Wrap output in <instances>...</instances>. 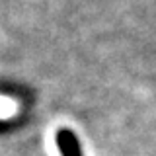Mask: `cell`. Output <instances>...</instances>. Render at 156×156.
<instances>
[{"instance_id":"1","label":"cell","mask_w":156,"mask_h":156,"mask_svg":"<svg viewBox=\"0 0 156 156\" xmlns=\"http://www.w3.org/2000/svg\"><path fill=\"white\" fill-rule=\"evenodd\" d=\"M57 146H58L61 156H82L78 139L74 136V133L68 131V129L57 131Z\"/></svg>"}]
</instances>
